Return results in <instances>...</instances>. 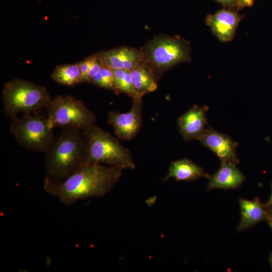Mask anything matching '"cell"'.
Instances as JSON below:
<instances>
[{
  "mask_svg": "<svg viewBox=\"0 0 272 272\" xmlns=\"http://www.w3.org/2000/svg\"><path fill=\"white\" fill-rule=\"evenodd\" d=\"M122 169L102 164L82 165L61 180L45 177L47 193L69 205L90 197H100L109 192L119 181Z\"/></svg>",
  "mask_w": 272,
  "mask_h": 272,
  "instance_id": "obj_1",
  "label": "cell"
},
{
  "mask_svg": "<svg viewBox=\"0 0 272 272\" xmlns=\"http://www.w3.org/2000/svg\"><path fill=\"white\" fill-rule=\"evenodd\" d=\"M85 147L82 130L72 127L62 128L45 153L46 176L61 180L69 176L82 165Z\"/></svg>",
  "mask_w": 272,
  "mask_h": 272,
  "instance_id": "obj_2",
  "label": "cell"
},
{
  "mask_svg": "<svg viewBox=\"0 0 272 272\" xmlns=\"http://www.w3.org/2000/svg\"><path fill=\"white\" fill-rule=\"evenodd\" d=\"M85 139L83 164L98 163L123 169H134L130 150L108 132L95 125L83 131Z\"/></svg>",
  "mask_w": 272,
  "mask_h": 272,
  "instance_id": "obj_3",
  "label": "cell"
},
{
  "mask_svg": "<svg viewBox=\"0 0 272 272\" xmlns=\"http://www.w3.org/2000/svg\"><path fill=\"white\" fill-rule=\"evenodd\" d=\"M144 60L158 80L169 69L191 60L190 42L179 36L160 34L140 48Z\"/></svg>",
  "mask_w": 272,
  "mask_h": 272,
  "instance_id": "obj_4",
  "label": "cell"
},
{
  "mask_svg": "<svg viewBox=\"0 0 272 272\" xmlns=\"http://www.w3.org/2000/svg\"><path fill=\"white\" fill-rule=\"evenodd\" d=\"M2 99L5 113L12 120L20 114L41 113L52 100L44 86L22 79L4 84Z\"/></svg>",
  "mask_w": 272,
  "mask_h": 272,
  "instance_id": "obj_5",
  "label": "cell"
},
{
  "mask_svg": "<svg viewBox=\"0 0 272 272\" xmlns=\"http://www.w3.org/2000/svg\"><path fill=\"white\" fill-rule=\"evenodd\" d=\"M47 116L42 113L22 114L12 120L10 131L15 140L27 149L45 153L55 137Z\"/></svg>",
  "mask_w": 272,
  "mask_h": 272,
  "instance_id": "obj_6",
  "label": "cell"
},
{
  "mask_svg": "<svg viewBox=\"0 0 272 272\" xmlns=\"http://www.w3.org/2000/svg\"><path fill=\"white\" fill-rule=\"evenodd\" d=\"M46 109L48 123L52 128L72 127L83 131L96 121L95 114L85 104L71 95L56 96Z\"/></svg>",
  "mask_w": 272,
  "mask_h": 272,
  "instance_id": "obj_7",
  "label": "cell"
},
{
  "mask_svg": "<svg viewBox=\"0 0 272 272\" xmlns=\"http://www.w3.org/2000/svg\"><path fill=\"white\" fill-rule=\"evenodd\" d=\"M143 97L132 98V105L125 113L110 111L108 122L113 129L116 137L122 141H129L140 131L142 125Z\"/></svg>",
  "mask_w": 272,
  "mask_h": 272,
  "instance_id": "obj_8",
  "label": "cell"
},
{
  "mask_svg": "<svg viewBox=\"0 0 272 272\" xmlns=\"http://www.w3.org/2000/svg\"><path fill=\"white\" fill-rule=\"evenodd\" d=\"M197 141L213 151L221 163L237 165L239 162L237 154L238 144L227 134L209 127Z\"/></svg>",
  "mask_w": 272,
  "mask_h": 272,
  "instance_id": "obj_9",
  "label": "cell"
},
{
  "mask_svg": "<svg viewBox=\"0 0 272 272\" xmlns=\"http://www.w3.org/2000/svg\"><path fill=\"white\" fill-rule=\"evenodd\" d=\"M98 53L102 65L112 70L130 71L143 60L140 49L127 46L117 47Z\"/></svg>",
  "mask_w": 272,
  "mask_h": 272,
  "instance_id": "obj_10",
  "label": "cell"
},
{
  "mask_svg": "<svg viewBox=\"0 0 272 272\" xmlns=\"http://www.w3.org/2000/svg\"><path fill=\"white\" fill-rule=\"evenodd\" d=\"M242 18V16L236 11L222 9L209 15L206 18V23L220 41L227 42L234 38Z\"/></svg>",
  "mask_w": 272,
  "mask_h": 272,
  "instance_id": "obj_11",
  "label": "cell"
},
{
  "mask_svg": "<svg viewBox=\"0 0 272 272\" xmlns=\"http://www.w3.org/2000/svg\"><path fill=\"white\" fill-rule=\"evenodd\" d=\"M209 107L193 105L178 117L177 120L179 133L185 141L197 140L205 130L206 116Z\"/></svg>",
  "mask_w": 272,
  "mask_h": 272,
  "instance_id": "obj_12",
  "label": "cell"
},
{
  "mask_svg": "<svg viewBox=\"0 0 272 272\" xmlns=\"http://www.w3.org/2000/svg\"><path fill=\"white\" fill-rule=\"evenodd\" d=\"M245 177L237 168L236 165L221 163V167L210 177L207 189H235L244 181Z\"/></svg>",
  "mask_w": 272,
  "mask_h": 272,
  "instance_id": "obj_13",
  "label": "cell"
},
{
  "mask_svg": "<svg viewBox=\"0 0 272 272\" xmlns=\"http://www.w3.org/2000/svg\"><path fill=\"white\" fill-rule=\"evenodd\" d=\"M210 177L202 167L184 158L171 162L167 174L163 178L162 181L173 178L176 181L189 182L200 178L209 179Z\"/></svg>",
  "mask_w": 272,
  "mask_h": 272,
  "instance_id": "obj_14",
  "label": "cell"
},
{
  "mask_svg": "<svg viewBox=\"0 0 272 272\" xmlns=\"http://www.w3.org/2000/svg\"><path fill=\"white\" fill-rule=\"evenodd\" d=\"M130 72L137 97H143L157 89L158 80L151 68L144 60L141 61Z\"/></svg>",
  "mask_w": 272,
  "mask_h": 272,
  "instance_id": "obj_15",
  "label": "cell"
},
{
  "mask_svg": "<svg viewBox=\"0 0 272 272\" xmlns=\"http://www.w3.org/2000/svg\"><path fill=\"white\" fill-rule=\"evenodd\" d=\"M239 202L241 218L237 228L238 231L246 230L260 222L267 221L266 208L259 201L240 199Z\"/></svg>",
  "mask_w": 272,
  "mask_h": 272,
  "instance_id": "obj_16",
  "label": "cell"
},
{
  "mask_svg": "<svg viewBox=\"0 0 272 272\" xmlns=\"http://www.w3.org/2000/svg\"><path fill=\"white\" fill-rule=\"evenodd\" d=\"M81 75L78 62L56 66L51 74V78L59 84L70 86L81 84Z\"/></svg>",
  "mask_w": 272,
  "mask_h": 272,
  "instance_id": "obj_17",
  "label": "cell"
},
{
  "mask_svg": "<svg viewBox=\"0 0 272 272\" xmlns=\"http://www.w3.org/2000/svg\"><path fill=\"white\" fill-rule=\"evenodd\" d=\"M115 89L116 94L124 93L131 97H136L134 90L132 78L129 71L123 70H113Z\"/></svg>",
  "mask_w": 272,
  "mask_h": 272,
  "instance_id": "obj_18",
  "label": "cell"
},
{
  "mask_svg": "<svg viewBox=\"0 0 272 272\" xmlns=\"http://www.w3.org/2000/svg\"><path fill=\"white\" fill-rule=\"evenodd\" d=\"M89 83L114 92L115 83L113 70L103 66L100 72L93 77Z\"/></svg>",
  "mask_w": 272,
  "mask_h": 272,
  "instance_id": "obj_19",
  "label": "cell"
},
{
  "mask_svg": "<svg viewBox=\"0 0 272 272\" xmlns=\"http://www.w3.org/2000/svg\"><path fill=\"white\" fill-rule=\"evenodd\" d=\"M92 61L88 75V82L89 83L93 77L100 72L103 67L101 62L98 52L92 55Z\"/></svg>",
  "mask_w": 272,
  "mask_h": 272,
  "instance_id": "obj_20",
  "label": "cell"
},
{
  "mask_svg": "<svg viewBox=\"0 0 272 272\" xmlns=\"http://www.w3.org/2000/svg\"><path fill=\"white\" fill-rule=\"evenodd\" d=\"M92 61V55L78 62L81 71V83L88 82V75Z\"/></svg>",
  "mask_w": 272,
  "mask_h": 272,
  "instance_id": "obj_21",
  "label": "cell"
},
{
  "mask_svg": "<svg viewBox=\"0 0 272 272\" xmlns=\"http://www.w3.org/2000/svg\"><path fill=\"white\" fill-rule=\"evenodd\" d=\"M223 6L230 9L238 8L237 0H216Z\"/></svg>",
  "mask_w": 272,
  "mask_h": 272,
  "instance_id": "obj_22",
  "label": "cell"
},
{
  "mask_svg": "<svg viewBox=\"0 0 272 272\" xmlns=\"http://www.w3.org/2000/svg\"><path fill=\"white\" fill-rule=\"evenodd\" d=\"M254 0H237L238 8L245 7H251L253 5Z\"/></svg>",
  "mask_w": 272,
  "mask_h": 272,
  "instance_id": "obj_23",
  "label": "cell"
},
{
  "mask_svg": "<svg viewBox=\"0 0 272 272\" xmlns=\"http://www.w3.org/2000/svg\"><path fill=\"white\" fill-rule=\"evenodd\" d=\"M266 208L267 213L268 219L272 218V206H270L269 207H266Z\"/></svg>",
  "mask_w": 272,
  "mask_h": 272,
  "instance_id": "obj_24",
  "label": "cell"
},
{
  "mask_svg": "<svg viewBox=\"0 0 272 272\" xmlns=\"http://www.w3.org/2000/svg\"><path fill=\"white\" fill-rule=\"evenodd\" d=\"M271 188H272V182H271ZM264 205L266 207H269L272 206V190H271V193L269 197V199L267 201L266 203H265Z\"/></svg>",
  "mask_w": 272,
  "mask_h": 272,
  "instance_id": "obj_25",
  "label": "cell"
},
{
  "mask_svg": "<svg viewBox=\"0 0 272 272\" xmlns=\"http://www.w3.org/2000/svg\"><path fill=\"white\" fill-rule=\"evenodd\" d=\"M269 261L270 264L271 269H272V252L271 253L269 258Z\"/></svg>",
  "mask_w": 272,
  "mask_h": 272,
  "instance_id": "obj_26",
  "label": "cell"
},
{
  "mask_svg": "<svg viewBox=\"0 0 272 272\" xmlns=\"http://www.w3.org/2000/svg\"><path fill=\"white\" fill-rule=\"evenodd\" d=\"M268 222V225H269V227H270V229H271V230L272 231V222Z\"/></svg>",
  "mask_w": 272,
  "mask_h": 272,
  "instance_id": "obj_27",
  "label": "cell"
},
{
  "mask_svg": "<svg viewBox=\"0 0 272 272\" xmlns=\"http://www.w3.org/2000/svg\"><path fill=\"white\" fill-rule=\"evenodd\" d=\"M267 222H272V218L268 219L267 220Z\"/></svg>",
  "mask_w": 272,
  "mask_h": 272,
  "instance_id": "obj_28",
  "label": "cell"
}]
</instances>
